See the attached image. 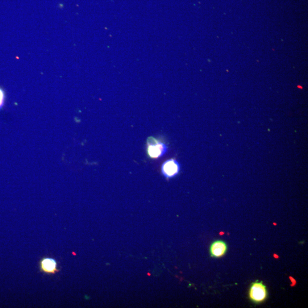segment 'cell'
Returning a JSON list of instances; mask_svg holds the SVG:
<instances>
[{"instance_id": "6da1fadb", "label": "cell", "mask_w": 308, "mask_h": 308, "mask_svg": "<svg viewBox=\"0 0 308 308\" xmlns=\"http://www.w3.org/2000/svg\"><path fill=\"white\" fill-rule=\"evenodd\" d=\"M249 296L253 302L258 303L263 302L268 296L267 289L262 281L254 282L249 289Z\"/></svg>"}, {"instance_id": "7a4b0ae2", "label": "cell", "mask_w": 308, "mask_h": 308, "mask_svg": "<svg viewBox=\"0 0 308 308\" xmlns=\"http://www.w3.org/2000/svg\"><path fill=\"white\" fill-rule=\"evenodd\" d=\"M148 155L152 159L163 157L168 151V147L164 143L153 138H149L147 141Z\"/></svg>"}, {"instance_id": "3957f363", "label": "cell", "mask_w": 308, "mask_h": 308, "mask_svg": "<svg viewBox=\"0 0 308 308\" xmlns=\"http://www.w3.org/2000/svg\"><path fill=\"white\" fill-rule=\"evenodd\" d=\"M180 169V165L177 160L170 159L164 162L161 170L165 178L170 179L177 176Z\"/></svg>"}, {"instance_id": "277c9868", "label": "cell", "mask_w": 308, "mask_h": 308, "mask_svg": "<svg viewBox=\"0 0 308 308\" xmlns=\"http://www.w3.org/2000/svg\"><path fill=\"white\" fill-rule=\"evenodd\" d=\"M40 269L46 274H55L59 271L57 261L52 258L44 257L40 261Z\"/></svg>"}, {"instance_id": "5b68a950", "label": "cell", "mask_w": 308, "mask_h": 308, "mask_svg": "<svg viewBox=\"0 0 308 308\" xmlns=\"http://www.w3.org/2000/svg\"><path fill=\"white\" fill-rule=\"evenodd\" d=\"M210 250L212 257H221L227 252V245L223 241H215L211 245Z\"/></svg>"}, {"instance_id": "8992f818", "label": "cell", "mask_w": 308, "mask_h": 308, "mask_svg": "<svg viewBox=\"0 0 308 308\" xmlns=\"http://www.w3.org/2000/svg\"><path fill=\"white\" fill-rule=\"evenodd\" d=\"M4 101H5V94H4V91L0 89V109L4 106Z\"/></svg>"}]
</instances>
